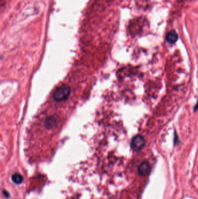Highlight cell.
<instances>
[{
  "label": "cell",
  "instance_id": "obj_5",
  "mask_svg": "<svg viewBox=\"0 0 198 199\" xmlns=\"http://www.w3.org/2000/svg\"><path fill=\"white\" fill-rule=\"evenodd\" d=\"M12 180L16 184H20L23 181V178L20 174L15 173L13 175H12Z\"/></svg>",
  "mask_w": 198,
  "mask_h": 199
},
{
  "label": "cell",
  "instance_id": "obj_3",
  "mask_svg": "<svg viewBox=\"0 0 198 199\" xmlns=\"http://www.w3.org/2000/svg\"><path fill=\"white\" fill-rule=\"evenodd\" d=\"M150 172V166L148 162H143L138 168V172L141 175L146 176L149 174Z\"/></svg>",
  "mask_w": 198,
  "mask_h": 199
},
{
  "label": "cell",
  "instance_id": "obj_4",
  "mask_svg": "<svg viewBox=\"0 0 198 199\" xmlns=\"http://www.w3.org/2000/svg\"><path fill=\"white\" fill-rule=\"evenodd\" d=\"M166 39L170 44H174L178 40V35L174 30H171L168 33Z\"/></svg>",
  "mask_w": 198,
  "mask_h": 199
},
{
  "label": "cell",
  "instance_id": "obj_2",
  "mask_svg": "<svg viewBox=\"0 0 198 199\" xmlns=\"http://www.w3.org/2000/svg\"><path fill=\"white\" fill-rule=\"evenodd\" d=\"M145 145V140L140 135L135 136L131 142V148L134 151H138L141 150Z\"/></svg>",
  "mask_w": 198,
  "mask_h": 199
},
{
  "label": "cell",
  "instance_id": "obj_1",
  "mask_svg": "<svg viewBox=\"0 0 198 199\" xmlns=\"http://www.w3.org/2000/svg\"><path fill=\"white\" fill-rule=\"evenodd\" d=\"M70 93L69 86L63 85L59 87L54 94V99L57 102H62L66 100Z\"/></svg>",
  "mask_w": 198,
  "mask_h": 199
}]
</instances>
